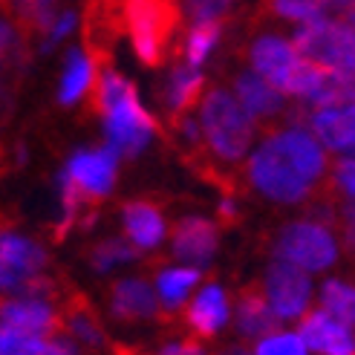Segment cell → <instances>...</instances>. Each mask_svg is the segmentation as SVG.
Here are the masks:
<instances>
[{"label":"cell","mask_w":355,"mask_h":355,"mask_svg":"<svg viewBox=\"0 0 355 355\" xmlns=\"http://www.w3.org/2000/svg\"><path fill=\"white\" fill-rule=\"evenodd\" d=\"M245 180L275 202H304L321 197L329 168L318 139L300 128L266 130V139L245 165Z\"/></svg>","instance_id":"1"},{"label":"cell","mask_w":355,"mask_h":355,"mask_svg":"<svg viewBox=\"0 0 355 355\" xmlns=\"http://www.w3.org/2000/svg\"><path fill=\"white\" fill-rule=\"evenodd\" d=\"M197 283H200L197 269H165L156 280V289L162 295V304L168 309H176L180 304H185V297L191 295V289Z\"/></svg>","instance_id":"22"},{"label":"cell","mask_w":355,"mask_h":355,"mask_svg":"<svg viewBox=\"0 0 355 355\" xmlns=\"http://www.w3.org/2000/svg\"><path fill=\"white\" fill-rule=\"evenodd\" d=\"M96 76V67L87 61V55L81 49H73L67 55V67H64V78H61V90H58V98L61 104H73L84 96V90L90 87Z\"/></svg>","instance_id":"21"},{"label":"cell","mask_w":355,"mask_h":355,"mask_svg":"<svg viewBox=\"0 0 355 355\" xmlns=\"http://www.w3.org/2000/svg\"><path fill=\"white\" fill-rule=\"evenodd\" d=\"M0 272H3V289L15 292L17 286H24L26 280L38 277L46 266V254L44 248L21 234H3V243H0Z\"/></svg>","instance_id":"12"},{"label":"cell","mask_w":355,"mask_h":355,"mask_svg":"<svg viewBox=\"0 0 355 355\" xmlns=\"http://www.w3.org/2000/svg\"><path fill=\"white\" fill-rule=\"evenodd\" d=\"M202 76L193 69L188 61L182 67L173 69L171 76V84H168V107H171V119H180V116H188L191 107L200 101V93H202Z\"/></svg>","instance_id":"20"},{"label":"cell","mask_w":355,"mask_h":355,"mask_svg":"<svg viewBox=\"0 0 355 355\" xmlns=\"http://www.w3.org/2000/svg\"><path fill=\"white\" fill-rule=\"evenodd\" d=\"M257 355H306V341L300 335H269L257 344Z\"/></svg>","instance_id":"28"},{"label":"cell","mask_w":355,"mask_h":355,"mask_svg":"<svg viewBox=\"0 0 355 355\" xmlns=\"http://www.w3.org/2000/svg\"><path fill=\"white\" fill-rule=\"evenodd\" d=\"M116 162H119V153L110 145L107 148H93V150L76 153L64 173L81 191V197L90 205H96L116 182Z\"/></svg>","instance_id":"10"},{"label":"cell","mask_w":355,"mask_h":355,"mask_svg":"<svg viewBox=\"0 0 355 355\" xmlns=\"http://www.w3.org/2000/svg\"><path fill=\"white\" fill-rule=\"evenodd\" d=\"M173 257H180L193 266H208L217 252V225L205 217H182L171 232Z\"/></svg>","instance_id":"13"},{"label":"cell","mask_w":355,"mask_h":355,"mask_svg":"<svg viewBox=\"0 0 355 355\" xmlns=\"http://www.w3.org/2000/svg\"><path fill=\"white\" fill-rule=\"evenodd\" d=\"M202 344L193 341V338H182V341H171L165 347H159L156 352H148V355H202Z\"/></svg>","instance_id":"30"},{"label":"cell","mask_w":355,"mask_h":355,"mask_svg":"<svg viewBox=\"0 0 355 355\" xmlns=\"http://www.w3.org/2000/svg\"><path fill=\"white\" fill-rule=\"evenodd\" d=\"M180 6L182 17L200 24V21H214V17H223L228 9H232L237 0H173Z\"/></svg>","instance_id":"27"},{"label":"cell","mask_w":355,"mask_h":355,"mask_svg":"<svg viewBox=\"0 0 355 355\" xmlns=\"http://www.w3.org/2000/svg\"><path fill=\"white\" fill-rule=\"evenodd\" d=\"M180 6L173 0H121L119 21L128 29L136 55L148 67H159L173 46L180 29Z\"/></svg>","instance_id":"5"},{"label":"cell","mask_w":355,"mask_h":355,"mask_svg":"<svg viewBox=\"0 0 355 355\" xmlns=\"http://www.w3.org/2000/svg\"><path fill=\"white\" fill-rule=\"evenodd\" d=\"M136 257V245L133 243H124L119 237H104L98 243H93L90 248H87V260H90V266L96 272H107L113 269V266H121Z\"/></svg>","instance_id":"23"},{"label":"cell","mask_w":355,"mask_h":355,"mask_svg":"<svg viewBox=\"0 0 355 355\" xmlns=\"http://www.w3.org/2000/svg\"><path fill=\"white\" fill-rule=\"evenodd\" d=\"M321 304L335 318H341L344 324H355V286H349V283H344L338 277L324 280Z\"/></svg>","instance_id":"24"},{"label":"cell","mask_w":355,"mask_h":355,"mask_svg":"<svg viewBox=\"0 0 355 355\" xmlns=\"http://www.w3.org/2000/svg\"><path fill=\"white\" fill-rule=\"evenodd\" d=\"M297 335L306 341L309 349L321 355H355V338L341 318H335L329 309H309L300 318Z\"/></svg>","instance_id":"11"},{"label":"cell","mask_w":355,"mask_h":355,"mask_svg":"<svg viewBox=\"0 0 355 355\" xmlns=\"http://www.w3.org/2000/svg\"><path fill=\"white\" fill-rule=\"evenodd\" d=\"M272 252L275 257L292 260L309 272H321L338 260V243H335L332 228L327 223L309 217L283 225L272 237Z\"/></svg>","instance_id":"6"},{"label":"cell","mask_w":355,"mask_h":355,"mask_svg":"<svg viewBox=\"0 0 355 355\" xmlns=\"http://www.w3.org/2000/svg\"><path fill=\"white\" fill-rule=\"evenodd\" d=\"M263 289H266V297H269L272 309L280 315V321L300 318L306 312L309 297H312V283H309L306 269L292 260H283V257L269 263Z\"/></svg>","instance_id":"8"},{"label":"cell","mask_w":355,"mask_h":355,"mask_svg":"<svg viewBox=\"0 0 355 355\" xmlns=\"http://www.w3.org/2000/svg\"><path fill=\"white\" fill-rule=\"evenodd\" d=\"M107 306H110V315L116 321H124V324L150 321V318H156V312H159L150 286L145 280H136V277L113 283L110 292H107Z\"/></svg>","instance_id":"15"},{"label":"cell","mask_w":355,"mask_h":355,"mask_svg":"<svg viewBox=\"0 0 355 355\" xmlns=\"http://www.w3.org/2000/svg\"><path fill=\"white\" fill-rule=\"evenodd\" d=\"M280 329V315L272 309L269 297H263V289L245 286L237 292V332L245 341L269 338Z\"/></svg>","instance_id":"16"},{"label":"cell","mask_w":355,"mask_h":355,"mask_svg":"<svg viewBox=\"0 0 355 355\" xmlns=\"http://www.w3.org/2000/svg\"><path fill=\"white\" fill-rule=\"evenodd\" d=\"M64 327L61 306L41 297H24L15 295L3 304V332L6 335H24V338H46Z\"/></svg>","instance_id":"9"},{"label":"cell","mask_w":355,"mask_h":355,"mask_svg":"<svg viewBox=\"0 0 355 355\" xmlns=\"http://www.w3.org/2000/svg\"><path fill=\"white\" fill-rule=\"evenodd\" d=\"M234 355H248V352H234Z\"/></svg>","instance_id":"32"},{"label":"cell","mask_w":355,"mask_h":355,"mask_svg":"<svg viewBox=\"0 0 355 355\" xmlns=\"http://www.w3.org/2000/svg\"><path fill=\"white\" fill-rule=\"evenodd\" d=\"M234 93L248 116L266 124V130H275V119L283 116V96L275 84H269L260 73H237Z\"/></svg>","instance_id":"14"},{"label":"cell","mask_w":355,"mask_h":355,"mask_svg":"<svg viewBox=\"0 0 355 355\" xmlns=\"http://www.w3.org/2000/svg\"><path fill=\"white\" fill-rule=\"evenodd\" d=\"M96 55V76H93V110L104 119V133L107 145L130 159L150 141L153 119L141 110L136 90L116 76V69L107 64V52H93Z\"/></svg>","instance_id":"2"},{"label":"cell","mask_w":355,"mask_h":355,"mask_svg":"<svg viewBox=\"0 0 355 355\" xmlns=\"http://www.w3.org/2000/svg\"><path fill=\"white\" fill-rule=\"evenodd\" d=\"M220 32H223L220 17H214V21H200V24H193L191 32H188V41H185V61H188L191 67H200V64L205 61V55L211 52V46L217 44Z\"/></svg>","instance_id":"25"},{"label":"cell","mask_w":355,"mask_h":355,"mask_svg":"<svg viewBox=\"0 0 355 355\" xmlns=\"http://www.w3.org/2000/svg\"><path fill=\"white\" fill-rule=\"evenodd\" d=\"M220 217H223V223H234V220H237V208H234L232 200H223V205H220Z\"/></svg>","instance_id":"31"},{"label":"cell","mask_w":355,"mask_h":355,"mask_svg":"<svg viewBox=\"0 0 355 355\" xmlns=\"http://www.w3.org/2000/svg\"><path fill=\"white\" fill-rule=\"evenodd\" d=\"M200 124L211 156L223 165H234L248 153V145L254 139V119L248 110L225 90H211L202 98Z\"/></svg>","instance_id":"4"},{"label":"cell","mask_w":355,"mask_h":355,"mask_svg":"<svg viewBox=\"0 0 355 355\" xmlns=\"http://www.w3.org/2000/svg\"><path fill=\"white\" fill-rule=\"evenodd\" d=\"M312 133L341 156H355V104L349 107H324L309 113Z\"/></svg>","instance_id":"17"},{"label":"cell","mask_w":355,"mask_h":355,"mask_svg":"<svg viewBox=\"0 0 355 355\" xmlns=\"http://www.w3.org/2000/svg\"><path fill=\"white\" fill-rule=\"evenodd\" d=\"M121 223L128 240L136 248H153L159 240L165 237V220L159 205H153L150 200H130L121 205Z\"/></svg>","instance_id":"18"},{"label":"cell","mask_w":355,"mask_h":355,"mask_svg":"<svg viewBox=\"0 0 355 355\" xmlns=\"http://www.w3.org/2000/svg\"><path fill=\"white\" fill-rule=\"evenodd\" d=\"M0 344H3V355H64L58 341H46V338H24V335L3 332Z\"/></svg>","instance_id":"26"},{"label":"cell","mask_w":355,"mask_h":355,"mask_svg":"<svg viewBox=\"0 0 355 355\" xmlns=\"http://www.w3.org/2000/svg\"><path fill=\"white\" fill-rule=\"evenodd\" d=\"M248 61L254 73H260L269 84H275L280 93L295 98H309L318 84H321L327 67L304 58L295 49V44L277 38V35H260L248 46Z\"/></svg>","instance_id":"3"},{"label":"cell","mask_w":355,"mask_h":355,"mask_svg":"<svg viewBox=\"0 0 355 355\" xmlns=\"http://www.w3.org/2000/svg\"><path fill=\"white\" fill-rule=\"evenodd\" d=\"M329 185L335 193L355 200V156L335 159V165L329 171Z\"/></svg>","instance_id":"29"},{"label":"cell","mask_w":355,"mask_h":355,"mask_svg":"<svg viewBox=\"0 0 355 355\" xmlns=\"http://www.w3.org/2000/svg\"><path fill=\"white\" fill-rule=\"evenodd\" d=\"M295 49L304 58L321 64L327 69L355 76V24L347 21H309L295 38Z\"/></svg>","instance_id":"7"},{"label":"cell","mask_w":355,"mask_h":355,"mask_svg":"<svg viewBox=\"0 0 355 355\" xmlns=\"http://www.w3.org/2000/svg\"><path fill=\"white\" fill-rule=\"evenodd\" d=\"M225 321H228V300L217 283L205 286L185 312V324L191 327V332L202 335V338L214 335Z\"/></svg>","instance_id":"19"}]
</instances>
